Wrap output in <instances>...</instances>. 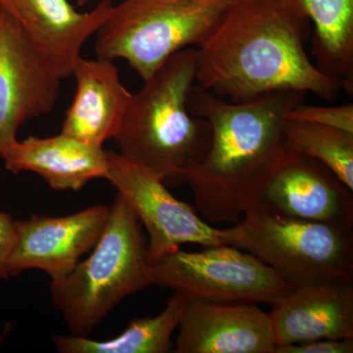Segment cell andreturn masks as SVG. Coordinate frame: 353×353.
<instances>
[{
    "label": "cell",
    "instance_id": "ffe728a7",
    "mask_svg": "<svg viewBox=\"0 0 353 353\" xmlns=\"http://www.w3.org/2000/svg\"><path fill=\"white\" fill-rule=\"evenodd\" d=\"M287 120L336 128L353 134V104L314 106L303 102L288 113Z\"/></svg>",
    "mask_w": 353,
    "mask_h": 353
},
{
    "label": "cell",
    "instance_id": "277c9868",
    "mask_svg": "<svg viewBox=\"0 0 353 353\" xmlns=\"http://www.w3.org/2000/svg\"><path fill=\"white\" fill-rule=\"evenodd\" d=\"M92 250L67 277L51 282L52 303L74 336H88L126 297L153 285L143 225L119 194Z\"/></svg>",
    "mask_w": 353,
    "mask_h": 353
},
{
    "label": "cell",
    "instance_id": "7c38bea8",
    "mask_svg": "<svg viewBox=\"0 0 353 353\" xmlns=\"http://www.w3.org/2000/svg\"><path fill=\"white\" fill-rule=\"evenodd\" d=\"M176 341V353H274L268 312L257 303L188 299Z\"/></svg>",
    "mask_w": 353,
    "mask_h": 353
},
{
    "label": "cell",
    "instance_id": "8fae6325",
    "mask_svg": "<svg viewBox=\"0 0 353 353\" xmlns=\"http://www.w3.org/2000/svg\"><path fill=\"white\" fill-rule=\"evenodd\" d=\"M108 216V206L99 204L71 215H34L15 221L7 262L9 278L29 269L43 271L51 282L67 277L97 245Z\"/></svg>",
    "mask_w": 353,
    "mask_h": 353
},
{
    "label": "cell",
    "instance_id": "e0dca14e",
    "mask_svg": "<svg viewBox=\"0 0 353 353\" xmlns=\"http://www.w3.org/2000/svg\"><path fill=\"white\" fill-rule=\"evenodd\" d=\"M313 26L315 66L353 94V0H292Z\"/></svg>",
    "mask_w": 353,
    "mask_h": 353
},
{
    "label": "cell",
    "instance_id": "2e32d148",
    "mask_svg": "<svg viewBox=\"0 0 353 353\" xmlns=\"http://www.w3.org/2000/svg\"><path fill=\"white\" fill-rule=\"evenodd\" d=\"M10 173L32 172L57 190H79L95 179H106L108 153L101 146L60 132L18 141L3 158Z\"/></svg>",
    "mask_w": 353,
    "mask_h": 353
},
{
    "label": "cell",
    "instance_id": "cb8c5ba5",
    "mask_svg": "<svg viewBox=\"0 0 353 353\" xmlns=\"http://www.w3.org/2000/svg\"><path fill=\"white\" fill-rule=\"evenodd\" d=\"M229 1L234 2V1H239V0H229Z\"/></svg>",
    "mask_w": 353,
    "mask_h": 353
},
{
    "label": "cell",
    "instance_id": "ac0fdd59",
    "mask_svg": "<svg viewBox=\"0 0 353 353\" xmlns=\"http://www.w3.org/2000/svg\"><path fill=\"white\" fill-rule=\"evenodd\" d=\"M188 297L179 292L167 301L160 314L132 320L119 336L106 341L88 336L54 334L52 341L62 353H166L171 350V338L178 328Z\"/></svg>",
    "mask_w": 353,
    "mask_h": 353
},
{
    "label": "cell",
    "instance_id": "5bb4252c",
    "mask_svg": "<svg viewBox=\"0 0 353 353\" xmlns=\"http://www.w3.org/2000/svg\"><path fill=\"white\" fill-rule=\"evenodd\" d=\"M270 307L277 347L323 339H353L352 282L296 285Z\"/></svg>",
    "mask_w": 353,
    "mask_h": 353
},
{
    "label": "cell",
    "instance_id": "44dd1931",
    "mask_svg": "<svg viewBox=\"0 0 353 353\" xmlns=\"http://www.w3.org/2000/svg\"><path fill=\"white\" fill-rule=\"evenodd\" d=\"M353 339H323L294 343V345H280L274 353H352Z\"/></svg>",
    "mask_w": 353,
    "mask_h": 353
},
{
    "label": "cell",
    "instance_id": "603a6c76",
    "mask_svg": "<svg viewBox=\"0 0 353 353\" xmlns=\"http://www.w3.org/2000/svg\"><path fill=\"white\" fill-rule=\"evenodd\" d=\"M76 3L80 7H85L88 3L92 1V0H75Z\"/></svg>",
    "mask_w": 353,
    "mask_h": 353
},
{
    "label": "cell",
    "instance_id": "4fadbf2b",
    "mask_svg": "<svg viewBox=\"0 0 353 353\" xmlns=\"http://www.w3.org/2000/svg\"><path fill=\"white\" fill-rule=\"evenodd\" d=\"M101 0L94 9L77 10L70 0H0L62 80L69 78L83 46L94 36L113 6Z\"/></svg>",
    "mask_w": 353,
    "mask_h": 353
},
{
    "label": "cell",
    "instance_id": "ba28073f",
    "mask_svg": "<svg viewBox=\"0 0 353 353\" xmlns=\"http://www.w3.org/2000/svg\"><path fill=\"white\" fill-rule=\"evenodd\" d=\"M248 208L348 229L353 226L352 190L321 162L285 145L248 197L245 211Z\"/></svg>",
    "mask_w": 353,
    "mask_h": 353
},
{
    "label": "cell",
    "instance_id": "9c48e42d",
    "mask_svg": "<svg viewBox=\"0 0 353 353\" xmlns=\"http://www.w3.org/2000/svg\"><path fill=\"white\" fill-rule=\"evenodd\" d=\"M61 77L17 20L0 6V157L18 141L20 128L57 106Z\"/></svg>",
    "mask_w": 353,
    "mask_h": 353
},
{
    "label": "cell",
    "instance_id": "52a82bcc",
    "mask_svg": "<svg viewBox=\"0 0 353 353\" xmlns=\"http://www.w3.org/2000/svg\"><path fill=\"white\" fill-rule=\"evenodd\" d=\"M152 285L189 299L271 305L292 285L250 253L228 245L197 252L179 248L150 262Z\"/></svg>",
    "mask_w": 353,
    "mask_h": 353
},
{
    "label": "cell",
    "instance_id": "8992f818",
    "mask_svg": "<svg viewBox=\"0 0 353 353\" xmlns=\"http://www.w3.org/2000/svg\"><path fill=\"white\" fill-rule=\"evenodd\" d=\"M216 234L224 245L254 255L292 287L353 282L352 229L248 208Z\"/></svg>",
    "mask_w": 353,
    "mask_h": 353
},
{
    "label": "cell",
    "instance_id": "6da1fadb",
    "mask_svg": "<svg viewBox=\"0 0 353 353\" xmlns=\"http://www.w3.org/2000/svg\"><path fill=\"white\" fill-rule=\"evenodd\" d=\"M310 22L292 0H239L197 46L196 83L243 102L278 90L310 92L333 102L340 85L311 61Z\"/></svg>",
    "mask_w": 353,
    "mask_h": 353
},
{
    "label": "cell",
    "instance_id": "7a4b0ae2",
    "mask_svg": "<svg viewBox=\"0 0 353 353\" xmlns=\"http://www.w3.org/2000/svg\"><path fill=\"white\" fill-rule=\"evenodd\" d=\"M306 95L285 90L234 102L192 85L190 113L208 120L212 132L208 154L185 180L204 218L230 224L241 220L253 189L284 148L288 113Z\"/></svg>",
    "mask_w": 353,
    "mask_h": 353
},
{
    "label": "cell",
    "instance_id": "7402d4cb",
    "mask_svg": "<svg viewBox=\"0 0 353 353\" xmlns=\"http://www.w3.org/2000/svg\"><path fill=\"white\" fill-rule=\"evenodd\" d=\"M14 232L15 220L8 213L0 210V280L9 278L7 262L12 248Z\"/></svg>",
    "mask_w": 353,
    "mask_h": 353
},
{
    "label": "cell",
    "instance_id": "3957f363",
    "mask_svg": "<svg viewBox=\"0 0 353 353\" xmlns=\"http://www.w3.org/2000/svg\"><path fill=\"white\" fill-rule=\"evenodd\" d=\"M196 48L169 58L132 94L122 124L114 137L121 154L157 174L164 182L185 179L208 154L211 126L194 117L188 97L196 83Z\"/></svg>",
    "mask_w": 353,
    "mask_h": 353
},
{
    "label": "cell",
    "instance_id": "d6986e66",
    "mask_svg": "<svg viewBox=\"0 0 353 353\" xmlns=\"http://www.w3.org/2000/svg\"><path fill=\"white\" fill-rule=\"evenodd\" d=\"M284 145L321 162L353 192V134L311 123L285 119Z\"/></svg>",
    "mask_w": 353,
    "mask_h": 353
},
{
    "label": "cell",
    "instance_id": "30bf717a",
    "mask_svg": "<svg viewBox=\"0 0 353 353\" xmlns=\"http://www.w3.org/2000/svg\"><path fill=\"white\" fill-rule=\"evenodd\" d=\"M106 180L112 183L145 226L150 262L185 243L204 248L224 245L216 234L217 228L202 220L189 204L176 199L157 174L119 152L106 150Z\"/></svg>",
    "mask_w": 353,
    "mask_h": 353
},
{
    "label": "cell",
    "instance_id": "5b68a950",
    "mask_svg": "<svg viewBox=\"0 0 353 353\" xmlns=\"http://www.w3.org/2000/svg\"><path fill=\"white\" fill-rule=\"evenodd\" d=\"M229 0H123L95 32V52L125 60L143 81L179 51L199 46L223 19Z\"/></svg>",
    "mask_w": 353,
    "mask_h": 353
},
{
    "label": "cell",
    "instance_id": "9a60e30c",
    "mask_svg": "<svg viewBox=\"0 0 353 353\" xmlns=\"http://www.w3.org/2000/svg\"><path fill=\"white\" fill-rule=\"evenodd\" d=\"M72 76L76 79V94L65 113L61 132L103 148L117 134L132 94L123 85L111 60L81 57Z\"/></svg>",
    "mask_w": 353,
    "mask_h": 353
}]
</instances>
